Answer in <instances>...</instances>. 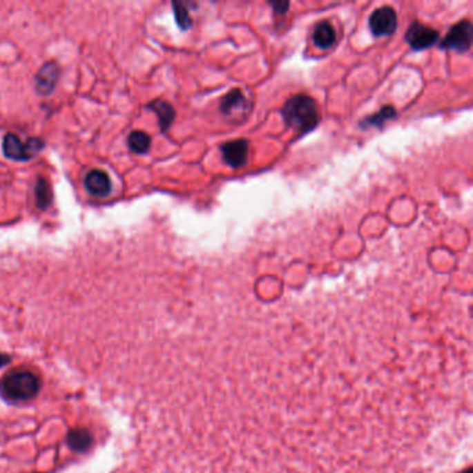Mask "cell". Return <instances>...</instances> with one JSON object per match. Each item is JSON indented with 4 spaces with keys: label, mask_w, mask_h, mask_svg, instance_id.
<instances>
[{
    "label": "cell",
    "mask_w": 473,
    "mask_h": 473,
    "mask_svg": "<svg viewBox=\"0 0 473 473\" xmlns=\"http://www.w3.org/2000/svg\"><path fill=\"white\" fill-rule=\"evenodd\" d=\"M12 363V357L5 354V353H0V369L5 368L6 365H9Z\"/></svg>",
    "instance_id": "obj_18"
},
{
    "label": "cell",
    "mask_w": 473,
    "mask_h": 473,
    "mask_svg": "<svg viewBox=\"0 0 473 473\" xmlns=\"http://www.w3.org/2000/svg\"><path fill=\"white\" fill-rule=\"evenodd\" d=\"M244 102H246V99H244L243 92L240 89H233L222 99L221 111L224 114H231V113H233L235 108L240 107Z\"/></svg>",
    "instance_id": "obj_15"
},
{
    "label": "cell",
    "mask_w": 473,
    "mask_h": 473,
    "mask_svg": "<svg viewBox=\"0 0 473 473\" xmlns=\"http://www.w3.org/2000/svg\"><path fill=\"white\" fill-rule=\"evenodd\" d=\"M463 473H472V470H470V469H467V470H465Z\"/></svg>",
    "instance_id": "obj_19"
},
{
    "label": "cell",
    "mask_w": 473,
    "mask_h": 473,
    "mask_svg": "<svg viewBox=\"0 0 473 473\" xmlns=\"http://www.w3.org/2000/svg\"><path fill=\"white\" fill-rule=\"evenodd\" d=\"M396 110L392 106L383 107L378 114L368 117L367 119H364L363 125H371V126H382L387 119H392L396 117Z\"/></svg>",
    "instance_id": "obj_16"
},
{
    "label": "cell",
    "mask_w": 473,
    "mask_h": 473,
    "mask_svg": "<svg viewBox=\"0 0 473 473\" xmlns=\"http://www.w3.org/2000/svg\"><path fill=\"white\" fill-rule=\"evenodd\" d=\"M173 9H174V16H175L178 27L181 30H184V31L189 30L192 27V19H191L189 12L185 8V5L180 3V2H174L173 3Z\"/></svg>",
    "instance_id": "obj_17"
},
{
    "label": "cell",
    "mask_w": 473,
    "mask_h": 473,
    "mask_svg": "<svg viewBox=\"0 0 473 473\" xmlns=\"http://www.w3.org/2000/svg\"><path fill=\"white\" fill-rule=\"evenodd\" d=\"M472 34H473L472 24L467 20L459 21L448 31L447 37L444 38L440 46L441 49H450L458 53L467 52L472 45Z\"/></svg>",
    "instance_id": "obj_4"
},
{
    "label": "cell",
    "mask_w": 473,
    "mask_h": 473,
    "mask_svg": "<svg viewBox=\"0 0 473 473\" xmlns=\"http://www.w3.org/2000/svg\"><path fill=\"white\" fill-rule=\"evenodd\" d=\"M45 144L41 137H30L27 142H23L16 133L9 132L3 137L2 150L9 160L30 162L45 148Z\"/></svg>",
    "instance_id": "obj_3"
},
{
    "label": "cell",
    "mask_w": 473,
    "mask_h": 473,
    "mask_svg": "<svg viewBox=\"0 0 473 473\" xmlns=\"http://www.w3.org/2000/svg\"><path fill=\"white\" fill-rule=\"evenodd\" d=\"M405 41L414 50H425L438 41V32L422 23H414L405 35Z\"/></svg>",
    "instance_id": "obj_7"
},
{
    "label": "cell",
    "mask_w": 473,
    "mask_h": 473,
    "mask_svg": "<svg viewBox=\"0 0 473 473\" xmlns=\"http://www.w3.org/2000/svg\"><path fill=\"white\" fill-rule=\"evenodd\" d=\"M128 147L136 154H147L151 146V137L143 131H133L128 136Z\"/></svg>",
    "instance_id": "obj_14"
},
{
    "label": "cell",
    "mask_w": 473,
    "mask_h": 473,
    "mask_svg": "<svg viewBox=\"0 0 473 473\" xmlns=\"http://www.w3.org/2000/svg\"><path fill=\"white\" fill-rule=\"evenodd\" d=\"M312 39H313V44L320 49H329L336 42V31L331 23L322 21L315 27Z\"/></svg>",
    "instance_id": "obj_12"
},
{
    "label": "cell",
    "mask_w": 473,
    "mask_h": 473,
    "mask_svg": "<svg viewBox=\"0 0 473 473\" xmlns=\"http://www.w3.org/2000/svg\"><path fill=\"white\" fill-rule=\"evenodd\" d=\"M146 108L154 111L157 114V117H159V124H160V128L163 132H167L171 128V125L175 119V110L168 102L162 100V99L153 100L151 103H148L146 106Z\"/></svg>",
    "instance_id": "obj_11"
},
{
    "label": "cell",
    "mask_w": 473,
    "mask_h": 473,
    "mask_svg": "<svg viewBox=\"0 0 473 473\" xmlns=\"http://www.w3.org/2000/svg\"><path fill=\"white\" fill-rule=\"evenodd\" d=\"M249 142L246 139H236L224 143L221 147L224 160L233 168H240L246 164L249 155Z\"/></svg>",
    "instance_id": "obj_8"
},
{
    "label": "cell",
    "mask_w": 473,
    "mask_h": 473,
    "mask_svg": "<svg viewBox=\"0 0 473 473\" xmlns=\"http://www.w3.org/2000/svg\"><path fill=\"white\" fill-rule=\"evenodd\" d=\"M60 74H61V68L56 61L45 63L34 78L37 93L41 96L52 95L57 86Z\"/></svg>",
    "instance_id": "obj_6"
},
{
    "label": "cell",
    "mask_w": 473,
    "mask_h": 473,
    "mask_svg": "<svg viewBox=\"0 0 473 473\" xmlns=\"http://www.w3.org/2000/svg\"><path fill=\"white\" fill-rule=\"evenodd\" d=\"M39 376L28 369H15L0 379V397L6 403L20 404L31 401L41 392Z\"/></svg>",
    "instance_id": "obj_1"
},
{
    "label": "cell",
    "mask_w": 473,
    "mask_h": 473,
    "mask_svg": "<svg viewBox=\"0 0 473 473\" xmlns=\"http://www.w3.org/2000/svg\"><path fill=\"white\" fill-rule=\"evenodd\" d=\"M397 28V15L390 6L375 10L369 17V30L375 37L392 35Z\"/></svg>",
    "instance_id": "obj_5"
},
{
    "label": "cell",
    "mask_w": 473,
    "mask_h": 473,
    "mask_svg": "<svg viewBox=\"0 0 473 473\" xmlns=\"http://www.w3.org/2000/svg\"><path fill=\"white\" fill-rule=\"evenodd\" d=\"M34 473H37V472H34Z\"/></svg>",
    "instance_id": "obj_20"
},
{
    "label": "cell",
    "mask_w": 473,
    "mask_h": 473,
    "mask_svg": "<svg viewBox=\"0 0 473 473\" xmlns=\"http://www.w3.org/2000/svg\"><path fill=\"white\" fill-rule=\"evenodd\" d=\"M85 188L95 197H106L113 191L110 177L100 170H92L85 177Z\"/></svg>",
    "instance_id": "obj_9"
},
{
    "label": "cell",
    "mask_w": 473,
    "mask_h": 473,
    "mask_svg": "<svg viewBox=\"0 0 473 473\" xmlns=\"http://www.w3.org/2000/svg\"><path fill=\"white\" fill-rule=\"evenodd\" d=\"M35 203L39 210H48L53 203V191L50 182L45 177H39L35 184Z\"/></svg>",
    "instance_id": "obj_13"
},
{
    "label": "cell",
    "mask_w": 473,
    "mask_h": 473,
    "mask_svg": "<svg viewBox=\"0 0 473 473\" xmlns=\"http://www.w3.org/2000/svg\"><path fill=\"white\" fill-rule=\"evenodd\" d=\"M283 118L298 133H307L317 128L320 110L315 100L307 95H296L283 106Z\"/></svg>",
    "instance_id": "obj_2"
},
{
    "label": "cell",
    "mask_w": 473,
    "mask_h": 473,
    "mask_svg": "<svg viewBox=\"0 0 473 473\" xmlns=\"http://www.w3.org/2000/svg\"><path fill=\"white\" fill-rule=\"evenodd\" d=\"M67 445L75 452H88L93 445V436L86 427L70 429L66 436Z\"/></svg>",
    "instance_id": "obj_10"
}]
</instances>
